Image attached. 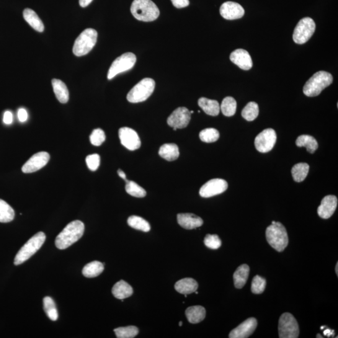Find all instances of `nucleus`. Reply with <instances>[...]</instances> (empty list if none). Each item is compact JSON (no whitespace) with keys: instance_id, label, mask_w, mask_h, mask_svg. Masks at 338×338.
Listing matches in <instances>:
<instances>
[{"instance_id":"22","label":"nucleus","mask_w":338,"mask_h":338,"mask_svg":"<svg viewBox=\"0 0 338 338\" xmlns=\"http://www.w3.org/2000/svg\"><path fill=\"white\" fill-rule=\"evenodd\" d=\"M54 93L56 99L61 104H66L69 100V92L68 88L64 82L60 80L54 79L51 81Z\"/></svg>"},{"instance_id":"28","label":"nucleus","mask_w":338,"mask_h":338,"mask_svg":"<svg viewBox=\"0 0 338 338\" xmlns=\"http://www.w3.org/2000/svg\"><path fill=\"white\" fill-rule=\"evenodd\" d=\"M159 154L162 158L167 161H173L179 157V149L176 144H166L161 147Z\"/></svg>"},{"instance_id":"40","label":"nucleus","mask_w":338,"mask_h":338,"mask_svg":"<svg viewBox=\"0 0 338 338\" xmlns=\"http://www.w3.org/2000/svg\"><path fill=\"white\" fill-rule=\"evenodd\" d=\"M266 286V281L260 276H255L252 280L251 291L255 295H260L264 292Z\"/></svg>"},{"instance_id":"31","label":"nucleus","mask_w":338,"mask_h":338,"mask_svg":"<svg viewBox=\"0 0 338 338\" xmlns=\"http://www.w3.org/2000/svg\"><path fill=\"white\" fill-rule=\"evenodd\" d=\"M15 211L9 204L0 199V223H7L14 220Z\"/></svg>"},{"instance_id":"35","label":"nucleus","mask_w":338,"mask_h":338,"mask_svg":"<svg viewBox=\"0 0 338 338\" xmlns=\"http://www.w3.org/2000/svg\"><path fill=\"white\" fill-rule=\"evenodd\" d=\"M237 102L233 97H227L223 100L220 109L226 117L233 116L236 112Z\"/></svg>"},{"instance_id":"9","label":"nucleus","mask_w":338,"mask_h":338,"mask_svg":"<svg viewBox=\"0 0 338 338\" xmlns=\"http://www.w3.org/2000/svg\"><path fill=\"white\" fill-rule=\"evenodd\" d=\"M315 30L316 24L314 20L311 18H304L299 22L294 30V42L298 44L306 43L313 36Z\"/></svg>"},{"instance_id":"29","label":"nucleus","mask_w":338,"mask_h":338,"mask_svg":"<svg viewBox=\"0 0 338 338\" xmlns=\"http://www.w3.org/2000/svg\"><path fill=\"white\" fill-rule=\"evenodd\" d=\"M296 146L302 148L305 147L307 151L310 154H313L318 148V144L316 139L311 136L302 135L299 136L296 141Z\"/></svg>"},{"instance_id":"32","label":"nucleus","mask_w":338,"mask_h":338,"mask_svg":"<svg viewBox=\"0 0 338 338\" xmlns=\"http://www.w3.org/2000/svg\"><path fill=\"white\" fill-rule=\"evenodd\" d=\"M309 166L306 163H299L295 165L291 170L294 180L297 182H303L308 174Z\"/></svg>"},{"instance_id":"23","label":"nucleus","mask_w":338,"mask_h":338,"mask_svg":"<svg viewBox=\"0 0 338 338\" xmlns=\"http://www.w3.org/2000/svg\"><path fill=\"white\" fill-rule=\"evenodd\" d=\"M112 292L116 298L123 300L132 295L133 291L131 286L129 285L127 282L121 280L113 286Z\"/></svg>"},{"instance_id":"34","label":"nucleus","mask_w":338,"mask_h":338,"mask_svg":"<svg viewBox=\"0 0 338 338\" xmlns=\"http://www.w3.org/2000/svg\"><path fill=\"white\" fill-rule=\"evenodd\" d=\"M43 308L46 315L51 321H56L58 318L57 309L55 302L50 297L46 296L43 299Z\"/></svg>"},{"instance_id":"30","label":"nucleus","mask_w":338,"mask_h":338,"mask_svg":"<svg viewBox=\"0 0 338 338\" xmlns=\"http://www.w3.org/2000/svg\"><path fill=\"white\" fill-rule=\"evenodd\" d=\"M104 265L99 261H93L87 264L82 271V274L86 278H95L104 272Z\"/></svg>"},{"instance_id":"56","label":"nucleus","mask_w":338,"mask_h":338,"mask_svg":"<svg viewBox=\"0 0 338 338\" xmlns=\"http://www.w3.org/2000/svg\"><path fill=\"white\" fill-rule=\"evenodd\" d=\"M190 113H193V111H190Z\"/></svg>"},{"instance_id":"43","label":"nucleus","mask_w":338,"mask_h":338,"mask_svg":"<svg viewBox=\"0 0 338 338\" xmlns=\"http://www.w3.org/2000/svg\"><path fill=\"white\" fill-rule=\"evenodd\" d=\"M86 163L88 167L92 171H95L100 166V157L99 154H95L89 155L86 158Z\"/></svg>"},{"instance_id":"11","label":"nucleus","mask_w":338,"mask_h":338,"mask_svg":"<svg viewBox=\"0 0 338 338\" xmlns=\"http://www.w3.org/2000/svg\"><path fill=\"white\" fill-rule=\"evenodd\" d=\"M277 136L274 129L267 128L258 134L255 139V148L261 153H267L274 148Z\"/></svg>"},{"instance_id":"42","label":"nucleus","mask_w":338,"mask_h":338,"mask_svg":"<svg viewBox=\"0 0 338 338\" xmlns=\"http://www.w3.org/2000/svg\"><path fill=\"white\" fill-rule=\"evenodd\" d=\"M205 244L209 248L216 250L221 246L222 242L218 235L208 234L205 239Z\"/></svg>"},{"instance_id":"7","label":"nucleus","mask_w":338,"mask_h":338,"mask_svg":"<svg viewBox=\"0 0 338 338\" xmlns=\"http://www.w3.org/2000/svg\"><path fill=\"white\" fill-rule=\"evenodd\" d=\"M156 82L153 79L146 78L142 80L128 93L127 99L130 103L146 101L154 91Z\"/></svg>"},{"instance_id":"36","label":"nucleus","mask_w":338,"mask_h":338,"mask_svg":"<svg viewBox=\"0 0 338 338\" xmlns=\"http://www.w3.org/2000/svg\"><path fill=\"white\" fill-rule=\"evenodd\" d=\"M259 106L256 103H248L242 111V117L247 121H253L259 115Z\"/></svg>"},{"instance_id":"4","label":"nucleus","mask_w":338,"mask_h":338,"mask_svg":"<svg viewBox=\"0 0 338 338\" xmlns=\"http://www.w3.org/2000/svg\"><path fill=\"white\" fill-rule=\"evenodd\" d=\"M267 241L270 246L278 252H282L288 246L289 239L287 231L281 223L272 224L265 231Z\"/></svg>"},{"instance_id":"6","label":"nucleus","mask_w":338,"mask_h":338,"mask_svg":"<svg viewBox=\"0 0 338 338\" xmlns=\"http://www.w3.org/2000/svg\"><path fill=\"white\" fill-rule=\"evenodd\" d=\"M98 33L92 28H87L77 37L73 47V53L77 56L89 53L97 43Z\"/></svg>"},{"instance_id":"2","label":"nucleus","mask_w":338,"mask_h":338,"mask_svg":"<svg viewBox=\"0 0 338 338\" xmlns=\"http://www.w3.org/2000/svg\"><path fill=\"white\" fill-rule=\"evenodd\" d=\"M130 11L137 20L146 22L154 21L160 15L158 7L151 0H134Z\"/></svg>"},{"instance_id":"19","label":"nucleus","mask_w":338,"mask_h":338,"mask_svg":"<svg viewBox=\"0 0 338 338\" xmlns=\"http://www.w3.org/2000/svg\"><path fill=\"white\" fill-rule=\"evenodd\" d=\"M230 60L240 69L248 71L252 68V61L248 51L244 49H237L231 53Z\"/></svg>"},{"instance_id":"17","label":"nucleus","mask_w":338,"mask_h":338,"mask_svg":"<svg viewBox=\"0 0 338 338\" xmlns=\"http://www.w3.org/2000/svg\"><path fill=\"white\" fill-rule=\"evenodd\" d=\"M257 320L254 317H250L238 326L231 331L229 337L230 338H246L251 336L256 329Z\"/></svg>"},{"instance_id":"50","label":"nucleus","mask_w":338,"mask_h":338,"mask_svg":"<svg viewBox=\"0 0 338 338\" xmlns=\"http://www.w3.org/2000/svg\"><path fill=\"white\" fill-rule=\"evenodd\" d=\"M337 267H338V264L337 263L336 265V273L337 275H338Z\"/></svg>"},{"instance_id":"5","label":"nucleus","mask_w":338,"mask_h":338,"mask_svg":"<svg viewBox=\"0 0 338 338\" xmlns=\"http://www.w3.org/2000/svg\"><path fill=\"white\" fill-rule=\"evenodd\" d=\"M45 239V233L39 232L28 240L15 256L14 264L19 265L29 259L42 247Z\"/></svg>"},{"instance_id":"33","label":"nucleus","mask_w":338,"mask_h":338,"mask_svg":"<svg viewBox=\"0 0 338 338\" xmlns=\"http://www.w3.org/2000/svg\"><path fill=\"white\" fill-rule=\"evenodd\" d=\"M129 226L137 229V230L144 232H149L151 230V226L145 219L137 216H131L127 221Z\"/></svg>"},{"instance_id":"39","label":"nucleus","mask_w":338,"mask_h":338,"mask_svg":"<svg viewBox=\"0 0 338 338\" xmlns=\"http://www.w3.org/2000/svg\"><path fill=\"white\" fill-rule=\"evenodd\" d=\"M116 336L118 338H133L139 334V330L134 326L120 327L115 329Z\"/></svg>"},{"instance_id":"27","label":"nucleus","mask_w":338,"mask_h":338,"mask_svg":"<svg viewBox=\"0 0 338 338\" xmlns=\"http://www.w3.org/2000/svg\"><path fill=\"white\" fill-rule=\"evenodd\" d=\"M250 268L248 265L242 264L235 272L233 278L235 287L241 289L246 285L249 278Z\"/></svg>"},{"instance_id":"55","label":"nucleus","mask_w":338,"mask_h":338,"mask_svg":"<svg viewBox=\"0 0 338 338\" xmlns=\"http://www.w3.org/2000/svg\"><path fill=\"white\" fill-rule=\"evenodd\" d=\"M275 223H276V221H273V222H272V224H275Z\"/></svg>"},{"instance_id":"25","label":"nucleus","mask_w":338,"mask_h":338,"mask_svg":"<svg viewBox=\"0 0 338 338\" xmlns=\"http://www.w3.org/2000/svg\"><path fill=\"white\" fill-rule=\"evenodd\" d=\"M198 104L202 108L204 112L208 115L217 116L220 112V105L217 100L208 99L202 97L198 99Z\"/></svg>"},{"instance_id":"10","label":"nucleus","mask_w":338,"mask_h":338,"mask_svg":"<svg viewBox=\"0 0 338 338\" xmlns=\"http://www.w3.org/2000/svg\"><path fill=\"white\" fill-rule=\"evenodd\" d=\"M299 334L298 322L292 314L288 313L281 315L279 321V335L281 338H297Z\"/></svg>"},{"instance_id":"18","label":"nucleus","mask_w":338,"mask_h":338,"mask_svg":"<svg viewBox=\"0 0 338 338\" xmlns=\"http://www.w3.org/2000/svg\"><path fill=\"white\" fill-rule=\"evenodd\" d=\"M337 206V198L335 195L326 196L322 200L321 205L317 209V214L320 218L327 219L331 218L334 213Z\"/></svg>"},{"instance_id":"8","label":"nucleus","mask_w":338,"mask_h":338,"mask_svg":"<svg viewBox=\"0 0 338 338\" xmlns=\"http://www.w3.org/2000/svg\"><path fill=\"white\" fill-rule=\"evenodd\" d=\"M137 58L133 53L128 52L118 56L113 61L108 72L107 78L112 80L118 74L127 72L133 68L136 63Z\"/></svg>"},{"instance_id":"15","label":"nucleus","mask_w":338,"mask_h":338,"mask_svg":"<svg viewBox=\"0 0 338 338\" xmlns=\"http://www.w3.org/2000/svg\"><path fill=\"white\" fill-rule=\"evenodd\" d=\"M121 144L130 151H135L141 148V141L138 133L133 129L122 127L118 131Z\"/></svg>"},{"instance_id":"1","label":"nucleus","mask_w":338,"mask_h":338,"mask_svg":"<svg viewBox=\"0 0 338 338\" xmlns=\"http://www.w3.org/2000/svg\"><path fill=\"white\" fill-rule=\"evenodd\" d=\"M84 231V224L82 221L76 220L71 222L56 237V247L61 250L68 248L81 238Z\"/></svg>"},{"instance_id":"3","label":"nucleus","mask_w":338,"mask_h":338,"mask_svg":"<svg viewBox=\"0 0 338 338\" xmlns=\"http://www.w3.org/2000/svg\"><path fill=\"white\" fill-rule=\"evenodd\" d=\"M332 81L333 78L331 74L324 71L317 72L304 85V94L309 97H316L322 90L329 87Z\"/></svg>"},{"instance_id":"24","label":"nucleus","mask_w":338,"mask_h":338,"mask_svg":"<svg viewBox=\"0 0 338 338\" xmlns=\"http://www.w3.org/2000/svg\"><path fill=\"white\" fill-rule=\"evenodd\" d=\"M206 309L201 306H191L185 311L188 321L192 324H197L205 319Z\"/></svg>"},{"instance_id":"52","label":"nucleus","mask_w":338,"mask_h":338,"mask_svg":"<svg viewBox=\"0 0 338 338\" xmlns=\"http://www.w3.org/2000/svg\"><path fill=\"white\" fill-rule=\"evenodd\" d=\"M324 328H326V326H322L321 327V329H323Z\"/></svg>"},{"instance_id":"46","label":"nucleus","mask_w":338,"mask_h":338,"mask_svg":"<svg viewBox=\"0 0 338 338\" xmlns=\"http://www.w3.org/2000/svg\"><path fill=\"white\" fill-rule=\"evenodd\" d=\"M14 121V116L10 111H7L5 112L4 115V122L5 124L10 125Z\"/></svg>"},{"instance_id":"20","label":"nucleus","mask_w":338,"mask_h":338,"mask_svg":"<svg viewBox=\"0 0 338 338\" xmlns=\"http://www.w3.org/2000/svg\"><path fill=\"white\" fill-rule=\"evenodd\" d=\"M177 222L182 228L188 230L199 228L204 223L200 217L190 213L178 214Z\"/></svg>"},{"instance_id":"38","label":"nucleus","mask_w":338,"mask_h":338,"mask_svg":"<svg viewBox=\"0 0 338 338\" xmlns=\"http://www.w3.org/2000/svg\"><path fill=\"white\" fill-rule=\"evenodd\" d=\"M220 134L216 128H208L204 129L199 133L200 140L206 143H215L218 140Z\"/></svg>"},{"instance_id":"26","label":"nucleus","mask_w":338,"mask_h":338,"mask_svg":"<svg viewBox=\"0 0 338 338\" xmlns=\"http://www.w3.org/2000/svg\"><path fill=\"white\" fill-rule=\"evenodd\" d=\"M23 17L28 24L32 27L33 29L37 31L38 32H43L44 31V25L37 14L32 9H26L23 11Z\"/></svg>"},{"instance_id":"51","label":"nucleus","mask_w":338,"mask_h":338,"mask_svg":"<svg viewBox=\"0 0 338 338\" xmlns=\"http://www.w3.org/2000/svg\"><path fill=\"white\" fill-rule=\"evenodd\" d=\"M179 326H182V321H180V322H179Z\"/></svg>"},{"instance_id":"53","label":"nucleus","mask_w":338,"mask_h":338,"mask_svg":"<svg viewBox=\"0 0 338 338\" xmlns=\"http://www.w3.org/2000/svg\"><path fill=\"white\" fill-rule=\"evenodd\" d=\"M195 293L196 295H197V294H198L197 291H195Z\"/></svg>"},{"instance_id":"21","label":"nucleus","mask_w":338,"mask_h":338,"mask_svg":"<svg viewBox=\"0 0 338 338\" xmlns=\"http://www.w3.org/2000/svg\"><path fill=\"white\" fill-rule=\"evenodd\" d=\"M198 286L197 281L193 279L184 278L175 283V289L178 293L187 295L197 291Z\"/></svg>"},{"instance_id":"12","label":"nucleus","mask_w":338,"mask_h":338,"mask_svg":"<svg viewBox=\"0 0 338 338\" xmlns=\"http://www.w3.org/2000/svg\"><path fill=\"white\" fill-rule=\"evenodd\" d=\"M228 187V184L225 180L213 179L202 185L199 194L202 197H211L225 192Z\"/></svg>"},{"instance_id":"13","label":"nucleus","mask_w":338,"mask_h":338,"mask_svg":"<svg viewBox=\"0 0 338 338\" xmlns=\"http://www.w3.org/2000/svg\"><path fill=\"white\" fill-rule=\"evenodd\" d=\"M50 156L48 152H40L33 155L22 167V172L25 174L38 171L48 164Z\"/></svg>"},{"instance_id":"44","label":"nucleus","mask_w":338,"mask_h":338,"mask_svg":"<svg viewBox=\"0 0 338 338\" xmlns=\"http://www.w3.org/2000/svg\"><path fill=\"white\" fill-rule=\"evenodd\" d=\"M171 2L177 9H182L189 6V0H171Z\"/></svg>"},{"instance_id":"37","label":"nucleus","mask_w":338,"mask_h":338,"mask_svg":"<svg viewBox=\"0 0 338 338\" xmlns=\"http://www.w3.org/2000/svg\"><path fill=\"white\" fill-rule=\"evenodd\" d=\"M125 190L128 194L136 197H144L147 194L146 191L144 188L136 182L128 180H126Z\"/></svg>"},{"instance_id":"49","label":"nucleus","mask_w":338,"mask_h":338,"mask_svg":"<svg viewBox=\"0 0 338 338\" xmlns=\"http://www.w3.org/2000/svg\"><path fill=\"white\" fill-rule=\"evenodd\" d=\"M118 174L123 180H127V177H126V175L125 174V172L122 171V170H121V169H118Z\"/></svg>"},{"instance_id":"48","label":"nucleus","mask_w":338,"mask_h":338,"mask_svg":"<svg viewBox=\"0 0 338 338\" xmlns=\"http://www.w3.org/2000/svg\"><path fill=\"white\" fill-rule=\"evenodd\" d=\"M324 336L330 337L331 336H332V335H334V331L333 330H331L327 328L326 329L324 330Z\"/></svg>"},{"instance_id":"47","label":"nucleus","mask_w":338,"mask_h":338,"mask_svg":"<svg viewBox=\"0 0 338 338\" xmlns=\"http://www.w3.org/2000/svg\"><path fill=\"white\" fill-rule=\"evenodd\" d=\"M93 0H79V4L81 7H87L88 5L91 4Z\"/></svg>"},{"instance_id":"41","label":"nucleus","mask_w":338,"mask_h":338,"mask_svg":"<svg viewBox=\"0 0 338 338\" xmlns=\"http://www.w3.org/2000/svg\"><path fill=\"white\" fill-rule=\"evenodd\" d=\"M105 139L104 131L100 128L95 129L90 136V143L95 146H101L104 143Z\"/></svg>"},{"instance_id":"16","label":"nucleus","mask_w":338,"mask_h":338,"mask_svg":"<svg viewBox=\"0 0 338 338\" xmlns=\"http://www.w3.org/2000/svg\"><path fill=\"white\" fill-rule=\"evenodd\" d=\"M244 10L241 5L236 2L224 3L220 8L222 17L226 20H233L241 19L244 15Z\"/></svg>"},{"instance_id":"54","label":"nucleus","mask_w":338,"mask_h":338,"mask_svg":"<svg viewBox=\"0 0 338 338\" xmlns=\"http://www.w3.org/2000/svg\"><path fill=\"white\" fill-rule=\"evenodd\" d=\"M174 128V130H177V128Z\"/></svg>"},{"instance_id":"14","label":"nucleus","mask_w":338,"mask_h":338,"mask_svg":"<svg viewBox=\"0 0 338 338\" xmlns=\"http://www.w3.org/2000/svg\"><path fill=\"white\" fill-rule=\"evenodd\" d=\"M191 113L185 107H179L172 113L167 119V123L173 128H184L190 122Z\"/></svg>"},{"instance_id":"45","label":"nucleus","mask_w":338,"mask_h":338,"mask_svg":"<svg viewBox=\"0 0 338 338\" xmlns=\"http://www.w3.org/2000/svg\"><path fill=\"white\" fill-rule=\"evenodd\" d=\"M28 117L27 111L25 108H21L18 110V118L20 122H25L27 120Z\"/></svg>"}]
</instances>
